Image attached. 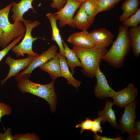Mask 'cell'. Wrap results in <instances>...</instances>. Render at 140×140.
Returning <instances> with one entry per match:
<instances>
[{
	"mask_svg": "<svg viewBox=\"0 0 140 140\" xmlns=\"http://www.w3.org/2000/svg\"><path fill=\"white\" fill-rule=\"evenodd\" d=\"M64 49V56L67 58V64L71 69V73L74 74V68L76 66H80L82 68V65L80 60L73 50L70 49L66 43L63 40Z\"/></svg>",
	"mask_w": 140,
	"mask_h": 140,
	"instance_id": "obj_22",
	"label": "cell"
},
{
	"mask_svg": "<svg viewBox=\"0 0 140 140\" xmlns=\"http://www.w3.org/2000/svg\"><path fill=\"white\" fill-rule=\"evenodd\" d=\"M140 134L134 132L131 134L129 135L127 140H139Z\"/></svg>",
	"mask_w": 140,
	"mask_h": 140,
	"instance_id": "obj_34",
	"label": "cell"
},
{
	"mask_svg": "<svg viewBox=\"0 0 140 140\" xmlns=\"http://www.w3.org/2000/svg\"><path fill=\"white\" fill-rule=\"evenodd\" d=\"M12 111V109L10 106L3 103L0 102V122L1 118L5 115H10Z\"/></svg>",
	"mask_w": 140,
	"mask_h": 140,
	"instance_id": "obj_29",
	"label": "cell"
},
{
	"mask_svg": "<svg viewBox=\"0 0 140 140\" xmlns=\"http://www.w3.org/2000/svg\"><path fill=\"white\" fill-rule=\"evenodd\" d=\"M100 64L97 66L94 75L97 80L94 89L95 95L101 100L108 97L112 98L115 91L109 85L105 76L100 69Z\"/></svg>",
	"mask_w": 140,
	"mask_h": 140,
	"instance_id": "obj_10",
	"label": "cell"
},
{
	"mask_svg": "<svg viewBox=\"0 0 140 140\" xmlns=\"http://www.w3.org/2000/svg\"><path fill=\"white\" fill-rule=\"evenodd\" d=\"M123 23V25L128 28L136 26L140 23V8L130 17L128 18Z\"/></svg>",
	"mask_w": 140,
	"mask_h": 140,
	"instance_id": "obj_24",
	"label": "cell"
},
{
	"mask_svg": "<svg viewBox=\"0 0 140 140\" xmlns=\"http://www.w3.org/2000/svg\"><path fill=\"white\" fill-rule=\"evenodd\" d=\"M114 104L113 102L106 100L104 109L99 111L97 115L101 118L103 123H105L107 121L112 127L117 129L118 124L116 123L115 113L112 108Z\"/></svg>",
	"mask_w": 140,
	"mask_h": 140,
	"instance_id": "obj_17",
	"label": "cell"
},
{
	"mask_svg": "<svg viewBox=\"0 0 140 140\" xmlns=\"http://www.w3.org/2000/svg\"><path fill=\"white\" fill-rule=\"evenodd\" d=\"M34 0H21L18 3L14 2L11 3L12 8L11 10L13 12L11 17L14 23L19 21H23L24 22H28L29 20H26L23 18V16L30 9L32 10L33 13H37L32 5Z\"/></svg>",
	"mask_w": 140,
	"mask_h": 140,
	"instance_id": "obj_13",
	"label": "cell"
},
{
	"mask_svg": "<svg viewBox=\"0 0 140 140\" xmlns=\"http://www.w3.org/2000/svg\"><path fill=\"white\" fill-rule=\"evenodd\" d=\"M101 121V119L99 117L94 119V120L93 121L90 131L94 133L95 134H97V132L102 133V128L100 125V123Z\"/></svg>",
	"mask_w": 140,
	"mask_h": 140,
	"instance_id": "obj_30",
	"label": "cell"
},
{
	"mask_svg": "<svg viewBox=\"0 0 140 140\" xmlns=\"http://www.w3.org/2000/svg\"><path fill=\"white\" fill-rule=\"evenodd\" d=\"M138 102L134 100L124 108V111L118 120V129L121 130L122 133L126 132L129 135L134 132V128L136 118L135 109Z\"/></svg>",
	"mask_w": 140,
	"mask_h": 140,
	"instance_id": "obj_6",
	"label": "cell"
},
{
	"mask_svg": "<svg viewBox=\"0 0 140 140\" xmlns=\"http://www.w3.org/2000/svg\"><path fill=\"white\" fill-rule=\"evenodd\" d=\"M140 122L138 120L137 121H135L134 128V132L140 134Z\"/></svg>",
	"mask_w": 140,
	"mask_h": 140,
	"instance_id": "obj_35",
	"label": "cell"
},
{
	"mask_svg": "<svg viewBox=\"0 0 140 140\" xmlns=\"http://www.w3.org/2000/svg\"><path fill=\"white\" fill-rule=\"evenodd\" d=\"M57 46L53 44L47 50L44 51L41 54L34 58L26 68L16 76V80L19 77L23 75L30 77L31 73L34 69L39 67L57 55Z\"/></svg>",
	"mask_w": 140,
	"mask_h": 140,
	"instance_id": "obj_8",
	"label": "cell"
},
{
	"mask_svg": "<svg viewBox=\"0 0 140 140\" xmlns=\"http://www.w3.org/2000/svg\"><path fill=\"white\" fill-rule=\"evenodd\" d=\"M117 2L118 3L119 1H120L121 0H116Z\"/></svg>",
	"mask_w": 140,
	"mask_h": 140,
	"instance_id": "obj_37",
	"label": "cell"
},
{
	"mask_svg": "<svg viewBox=\"0 0 140 140\" xmlns=\"http://www.w3.org/2000/svg\"><path fill=\"white\" fill-rule=\"evenodd\" d=\"M53 2L50 4L53 8H56L58 10H60L64 6L67 2V0H53Z\"/></svg>",
	"mask_w": 140,
	"mask_h": 140,
	"instance_id": "obj_32",
	"label": "cell"
},
{
	"mask_svg": "<svg viewBox=\"0 0 140 140\" xmlns=\"http://www.w3.org/2000/svg\"><path fill=\"white\" fill-rule=\"evenodd\" d=\"M41 70L48 73L53 80L62 76L59 60L58 53L53 58L39 67Z\"/></svg>",
	"mask_w": 140,
	"mask_h": 140,
	"instance_id": "obj_16",
	"label": "cell"
},
{
	"mask_svg": "<svg viewBox=\"0 0 140 140\" xmlns=\"http://www.w3.org/2000/svg\"><path fill=\"white\" fill-rule=\"evenodd\" d=\"M67 41L73 46L78 47L86 48H96L87 30L72 34Z\"/></svg>",
	"mask_w": 140,
	"mask_h": 140,
	"instance_id": "obj_14",
	"label": "cell"
},
{
	"mask_svg": "<svg viewBox=\"0 0 140 140\" xmlns=\"http://www.w3.org/2000/svg\"><path fill=\"white\" fill-rule=\"evenodd\" d=\"M118 31V36L111 48L101 59L115 68L123 66L131 47L128 28L122 25L119 26Z\"/></svg>",
	"mask_w": 140,
	"mask_h": 140,
	"instance_id": "obj_1",
	"label": "cell"
},
{
	"mask_svg": "<svg viewBox=\"0 0 140 140\" xmlns=\"http://www.w3.org/2000/svg\"><path fill=\"white\" fill-rule=\"evenodd\" d=\"M0 140H15L11 128H8L5 130L4 133L0 132Z\"/></svg>",
	"mask_w": 140,
	"mask_h": 140,
	"instance_id": "obj_31",
	"label": "cell"
},
{
	"mask_svg": "<svg viewBox=\"0 0 140 140\" xmlns=\"http://www.w3.org/2000/svg\"><path fill=\"white\" fill-rule=\"evenodd\" d=\"M46 16L49 19L51 24L52 35L51 40L55 41L58 45L59 50V55L61 56H64L63 40L57 25V19L53 13L51 12L46 14Z\"/></svg>",
	"mask_w": 140,
	"mask_h": 140,
	"instance_id": "obj_18",
	"label": "cell"
},
{
	"mask_svg": "<svg viewBox=\"0 0 140 140\" xmlns=\"http://www.w3.org/2000/svg\"><path fill=\"white\" fill-rule=\"evenodd\" d=\"M12 5L11 4L0 10V46L5 48L14 38L24 36L25 27L22 21L11 23L8 15Z\"/></svg>",
	"mask_w": 140,
	"mask_h": 140,
	"instance_id": "obj_3",
	"label": "cell"
},
{
	"mask_svg": "<svg viewBox=\"0 0 140 140\" xmlns=\"http://www.w3.org/2000/svg\"><path fill=\"white\" fill-rule=\"evenodd\" d=\"M99 0H87L83 3L84 10L93 22L98 14Z\"/></svg>",
	"mask_w": 140,
	"mask_h": 140,
	"instance_id": "obj_23",
	"label": "cell"
},
{
	"mask_svg": "<svg viewBox=\"0 0 140 140\" xmlns=\"http://www.w3.org/2000/svg\"><path fill=\"white\" fill-rule=\"evenodd\" d=\"M15 140H38L39 137L34 133L25 134H16L13 136Z\"/></svg>",
	"mask_w": 140,
	"mask_h": 140,
	"instance_id": "obj_26",
	"label": "cell"
},
{
	"mask_svg": "<svg viewBox=\"0 0 140 140\" xmlns=\"http://www.w3.org/2000/svg\"><path fill=\"white\" fill-rule=\"evenodd\" d=\"M94 139L96 140H124L122 137L118 135L115 138H110L104 136H101L95 134L94 136Z\"/></svg>",
	"mask_w": 140,
	"mask_h": 140,
	"instance_id": "obj_33",
	"label": "cell"
},
{
	"mask_svg": "<svg viewBox=\"0 0 140 140\" xmlns=\"http://www.w3.org/2000/svg\"><path fill=\"white\" fill-rule=\"evenodd\" d=\"M74 0L78 2H82L83 3L87 0Z\"/></svg>",
	"mask_w": 140,
	"mask_h": 140,
	"instance_id": "obj_36",
	"label": "cell"
},
{
	"mask_svg": "<svg viewBox=\"0 0 140 140\" xmlns=\"http://www.w3.org/2000/svg\"><path fill=\"white\" fill-rule=\"evenodd\" d=\"M82 3L74 0H67L64 6L58 11L53 13L57 20H59V25L60 27L68 25L75 27L72 22L73 16L77 9Z\"/></svg>",
	"mask_w": 140,
	"mask_h": 140,
	"instance_id": "obj_7",
	"label": "cell"
},
{
	"mask_svg": "<svg viewBox=\"0 0 140 140\" xmlns=\"http://www.w3.org/2000/svg\"><path fill=\"white\" fill-rule=\"evenodd\" d=\"M58 56L62 77L67 80L68 84L71 85L78 89L80 86L81 82L74 78L70 72L65 57L59 55V53Z\"/></svg>",
	"mask_w": 140,
	"mask_h": 140,
	"instance_id": "obj_20",
	"label": "cell"
},
{
	"mask_svg": "<svg viewBox=\"0 0 140 140\" xmlns=\"http://www.w3.org/2000/svg\"><path fill=\"white\" fill-rule=\"evenodd\" d=\"M72 50L82 65V74L90 78L94 76L95 72L98 65L101 61L102 58L108 51L106 48H86L74 46Z\"/></svg>",
	"mask_w": 140,
	"mask_h": 140,
	"instance_id": "obj_4",
	"label": "cell"
},
{
	"mask_svg": "<svg viewBox=\"0 0 140 140\" xmlns=\"http://www.w3.org/2000/svg\"><path fill=\"white\" fill-rule=\"evenodd\" d=\"M138 94L137 88L133 83H129L123 89L115 91L112 97L113 102L120 108H124L134 101Z\"/></svg>",
	"mask_w": 140,
	"mask_h": 140,
	"instance_id": "obj_9",
	"label": "cell"
},
{
	"mask_svg": "<svg viewBox=\"0 0 140 140\" xmlns=\"http://www.w3.org/2000/svg\"><path fill=\"white\" fill-rule=\"evenodd\" d=\"M40 24L39 21L37 20L34 21L32 22L30 20L24 22L26 29L24 38L18 45H15L11 49L12 52L16 54L17 57L20 56L23 57L25 54L36 56H38L39 55L33 51L32 44L34 41L38 39H43L40 37H33L31 35V32L34 28Z\"/></svg>",
	"mask_w": 140,
	"mask_h": 140,
	"instance_id": "obj_5",
	"label": "cell"
},
{
	"mask_svg": "<svg viewBox=\"0 0 140 140\" xmlns=\"http://www.w3.org/2000/svg\"><path fill=\"white\" fill-rule=\"evenodd\" d=\"M36 56L28 55L26 58L18 60L15 59L10 57H8L5 60V62L9 67V70L6 76L1 81V84L3 85L5 82L12 76H16L22 70H24L29 65L31 61Z\"/></svg>",
	"mask_w": 140,
	"mask_h": 140,
	"instance_id": "obj_11",
	"label": "cell"
},
{
	"mask_svg": "<svg viewBox=\"0 0 140 140\" xmlns=\"http://www.w3.org/2000/svg\"><path fill=\"white\" fill-rule=\"evenodd\" d=\"M26 75L22 76L16 81L19 89L24 93H30L45 100L49 104L51 112L56 109L57 95L55 90V80L49 83L42 85L34 83Z\"/></svg>",
	"mask_w": 140,
	"mask_h": 140,
	"instance_id": "obj_2",
	"label": "cell"
},
{
	"mask_svg": "<svg viewBox=\"0 0 140 140\" xmlns=\"http://www.w3.org/2000/svg\"><path fill=\"white\" fill-rule=\"evenodd\" d=\"M89 35L97 48H106L113 42V33L104 28L93 31Z\"/></svg>",
	"mask_w": 140,
	"mask_h": 140,
	"instance_id": "obj_12",
	"label": "cell"
},
{
	"mask_svg": "<svg viewBox=\"0 0 140 140\" xmlns=\"http://www.w3.org/2000/svg\"><path fill=\"white\" fill-rule=\"evenodd\" d=\"M72 22L74 27L82 30L88 29L93 23L85 11L83 3L75 16L73 18Z\"/></svg>",
	"mask_w": 140,
	"mask_h": 140,
	"instance_id": "obj_15",
	"label": "cell"
},
{
	"mask_svg": "<svg viewBox=\"0 0 140 140\" xmlns=\"http://www.w3.org/2000/svg\"><path fill=\"white\" fill-rule=\"evenodd\" d=\"M139 0H125L122 3L121 8L123 11L119 17L122 22L134 14L139 8Z\"/></svg>",
	"mask_w": 140,
	"mask_h": 140,
	"instance_id": "obj_19",
	"label": "cell"
},
{
	"mask_svg": "<svg viewBox=\"0 0 140 140\" xmlns=\"http://www.w3.org/2000/svg\"><path fill=\"white\" fill-rule=\"evenodd\" d=\"M130 39V46L134 56L139 57L140 53V26L131 27L128 30Z\"/></svg>",
	"mask_w": 140,
	"mask_h": 140,
	"instance_id": "obj_21",
	"label": "cell"
},
{
	"mask_svg": "<svg viewBox=\"0 0 140 140\" xmlns=\"http://www.w3.org/2000/svg\"><path fill=\"white\" fill-rule=\"evenodd\" d=\"M24 36H21L15 38L14 40L3 50L0 51V62L6 55L9 51L21 40Z\"/></svg>",
	"mask_w": 140,
	"mask_h": 140,
	"instance_id": "obj_27",
	"label": "cell"
},
{
	"mask_svg": "<svg viewBox=\"0 0 140 140\" xmlns=\"http://www.w3.org/2000/svg\"><path fill=\"white\" fill-rule=\"evenodd\" d=\"M118 3L116 0H99L97 13L109 10Z\"/></svg>",
	"mask_w": 140,
	"mask_h": 140,
	"instance_id": "obj_25",
	"label": "cell"
},
{
	"mask_svg": "<svg viewBox=\"0 0 140 140\" xmlns=\"http://www.w3.org/2000/svg\"><path fill=\"white\" fill-rule=\"evenodd\" d=\"M92 122L93 121L90 119L87 118L86 120L82 121L81 123L78 124L75 127L80 128L81 130L80 132L82 134L84 131H91Z\"/></svg>",
	"mask_w": 140,
	"mask_h": 140,
	"instance_id": "obj_28",
	"label": "cell"
}]
</instances>
